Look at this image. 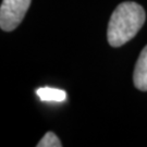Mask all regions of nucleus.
Here are the masks:
<instances>
[{
    "label": "nucleus",
    "mask_w": 147,
    "mask_h": 147,
    "mask_svg": "<svg viewBox=\"0 0 147 147\" xmlns=\"http://www.w3.org/2000/svg\"><path fill=\"white\" fill-rule=\"evenodd\" d=\"M133 82L135 87L140 90H147V45L141 51L137 59L133 74Z\"/></svg>",
    "instance_id": "3"
},
{
    "label": "nucleus",
    "mask_w": 147,
    "mask_h": 147,
    "mask_svg": "<svg viewBox=\"0 0 147 147\" xmlns=\"http://www.w3.org/2000/svg\"><path fill=\"white\" fill-rule=\"evenodd\" d=\"M146 14L142 5L136 2H122L113 11L107 31L108 42L112 47H121L131 40L142 28Z\"/></svg>",
    "instance_id": "1"
},
{
    "label": "nucleus",
    "mask_w": 147,
    "mask_h": 147,
    "mask_svg": "<svg viewBox=\"0 0 147 147\" xmlns=\"http://www.w3.org/2000/svg\"><path fill=\"white\" fill-rule=\"evenodd\" d=\"M62 144L58 136L53 132H47L42 140L38 142L37 147H60Z\"/></svg>",
    "instance_id": "5"
},
{
    "label": "nucleus",
    "mask_w": 147,
    "mask_h": 147,
    "mask_svg": "<svg viewBox=\"0 0 147 147\" xmlns=\"http://www.w3.org/2000/svg\"><path fill=\"white\" fill-rule=\"evenodd\" d=\"M36 93L44 101H63L67 98V93L64 90L53 87H40Z\"/></svg>",
    "instance_id": "4"
},
{
    "label": "nucleus",
    "mask_w": 147,
    "mask_h": 147,
    "mask_svg": "<svg viewBox=\"0 0 147 147\" xmlns=\"http://www.w3.org/2000/svg\"><path fill=\"white\" fill-rule=\"evenodd\" d=\"M32 0H3L0 8L1 30L11 32L16 30L24 19Z\"/></svg>",
    "instance_id": "2"
}]
</instances>
